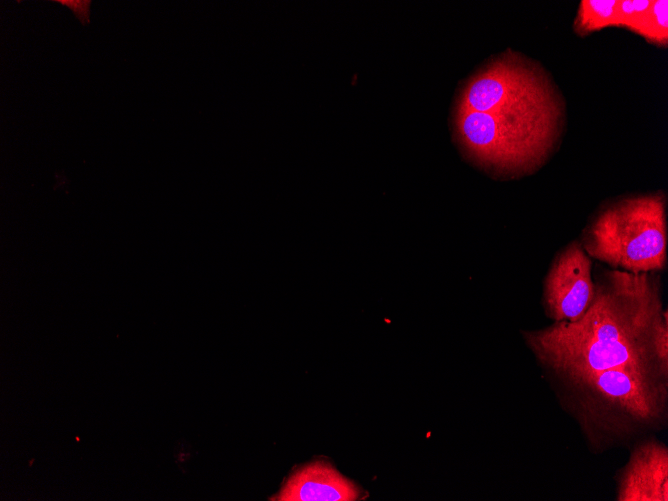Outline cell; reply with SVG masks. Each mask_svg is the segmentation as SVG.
<instances>
[{"instance_id": "1", "label": "cell", "mask_w": 668, "mask_h": 501, "mask_svg": "<svg viewBox=\"0 0 668 501\" xmlns=\"http://www.w3.org/2000/svg\"><path fill=\"white\" fill-rule=\"evenodd\" d=\"M565 107L543 66L508 49L461 84L451 113L453 140L470 163L491 176L527 175L556 148Z\"/></svg>"}, {"instance_id": "2", "label": "cell", "mask_w": 668, "mask_h": 501, "mask_svg": "<svg viewBox=\"0 0 668 501\" xmlns=\"http://www.w3.org/2000/svg\"><path fill=\"white\" fill-rule=\"evenodd\" d=\"M662 311L653 276L608 271L580 319L555 322L525 339L541 363L573 385L621 371L667 381L652 346L653 325Z\"/></svg>"}, {"instance_id": "3", "label": "cell", "mask_w": 668, "mask_h": 501, "mask_svg": "<svg viewBox=\"0 0 668 501\" xmlns=\"http://www.w3.org/2000/svg\"><path fill=\"white\" fill-rule=\"evenodd\" d=\"M666 200L663 193L620 199L605 206L587 227V253L630 273L661 270L666 262Z\"/></svg>"}, {"instance_id": "4", "label": "cell", "mask_w": 668, "mask_h": 501, "mask_svg": "<svg viewBox=\"0 0 668 501\" xmlns=\"http://www.w3.org/2000/svg\"><path fill=\"white\" fill-rule=\"evenodd\" d=\"M595 294L591 260L577 242L555 259L544 283V305L555 322H574L582 317Z\"/></svg>"}, {"instance_id": "5", "label": "cell", "mask_w": 668, "mask_h": 501, "mask_svg": "<svg viewBox=\"0 0 668 501\" xmlns=\"http://www.w3.org/2000/svg\"><path fill=\"white\" fill-rule=\"evenodd\" d=\"M617 501L668 500V450L657 441L637 446L618 481Z\"/></svg>"}, {"instance_id": "6", "label": "cell", "mask_w": 668, "mask_h": 501, "mask_svg": "<svg viewBox=\"0 0 668 501\" xmlns=\"http://www.w3.org/2000/svg\"><path fill=\"white\" fill-rule=\"evenodd\" d=\"M358 487L324 461H316L295 471L280 493L278 501H354Z\"/></svg>"}, {"instance_id": "7", "label": "cell", "mask_w": 668, "mask_h": 501, "mask_svg": "<svg viewBox=\"0 0 668 501\" xmlns=\"http://www.w3.org/2000/svg\"><path fill=\"white\" fill-rule=\"evenodd\" d=\"M667 0H617L615 26L626 27L649 42H668Z\"/></svg>"}, {"instance_id": "8", "label": "cell", "mask_w": 668, "mask_h": 501, "mask_svg": "<svg viewBox=\"0 0 668 501\" xmlns=\"http://www.w3.org/2000/svg\"><path fill=\"white\" fill-rule=\"evenodd\" d=\"M617 0H583L580 2L575 30L586 35L605 27L615 26Z\"/></svg>"}, {"instance_id": "9", "label": "cell", "mask_w": 668, "mask_h": 501, "mask_svg": "<svg viewBox=\"0 0 668 501\" xmlns=\"http://www.w3.org/2000/svg\"><path fill=\"white\" fill-rule=\"evenodd\" d=\"M652 346L661 372L668 376V316L667 310L656 318L652 330Z\"/></svg>"}, {"instance_id": "10", "label": "cell", "mask_w": 668, "mask_h": 501, "mask_svg": "<svg viewBox=\"0 0 668 501\" xmlns=\"http://www.w3.org/2000/svg\"><path fill=\"white\" fill-rule=\"evenodd\" d=\"M55 2L71 9L82 25L85 26L89 23L90 0H55Z\"/></svg>"}]
</instances>
